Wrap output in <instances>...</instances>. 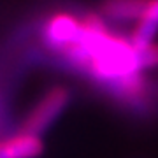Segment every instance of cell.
I'll return each mask as SVG.
<instances>
[{"label":"cell","instance_id":"6da1fadb","mask_svg":"<svg viewBox=\"0 0 158 158\" xmlns=\"http://www.w3.org/2000/svg\"><path fill=\"white\" fill-rule=\"evenodd\" d=\"M69 102H70V90L67 86L58 85L49 88L25 118L19 132L40 137V134L49 128L56 121L58 116L65 111Z\"/></svg>","mask_w":158,"mask_h":158},{"label":"cell","instance_id":"3957f363","mask_svg":"<svg viewBox=\"0 0 158 158\" xmlns=\"http://www.w3.org/2000/svg\"><path fill=\"white\" fill-rule=\"evenodd\" d=\"M149 6V0H104L100 14L104 19L116 23L139 21Z\"/></svg>","mask_w":158,"mask_h":158},{"label":"cell","instance_id":"7a4b0ae2","mask_svg":"<svg viewBox=\"0 0 158 158\" xmlns=\"http://www.w3.org/2000/svg\"><path fill=\"white\" fill-rule=\"evenodd\" d=\"M42 42L49 51L60 53L67 46L74 44L81 35V18L69 12H56L42 27Z\"/></svg>","mask_w":158,"mask_h":158},{"label":"cell","instance_id":"8992f818","mask_svg":"<svg viewBox=\"0 0 158 158\" xmlns=\"http://www.w3.org/2000/svg\"><path fill=\"white\" fill-rule=\"evenodd\" d=\"M135 51H137V58H139V65H141L142 70L144 69H151V67H158V44L156 42L139 46V48H135Z\"/></svg>","mask_w":158,"mask_h":158},{"label":"cell","instance_id":"277c9868","mask_svg":"<svg viewBox=\"0 0 158 158\" xmlns=\"http://www.w3.org/2000/svg\"><path fill=\"white\" fill-rule=\"evenodd\" d=\"M42 153V141L37 135L18 132L0 142V158H37Z\"/></svg>","mask_w":158,"mask_h":158},{"label":"cell","instance_id":"5b68a950","mask_svg":"<svg viewBox=\"0 0 158 158\" xmlns=\"http://www.w3.org/2000/svg\"><path fill=\"white\" fill-rule=\"evenodd\" d=\"M158 32V0H149V6L144 11L142 18L135 23V28L128 39L130 42L139 48L153 42L155 35Z\"/></svg>","mask_w":158,"mask_h":158}]
</instances>
